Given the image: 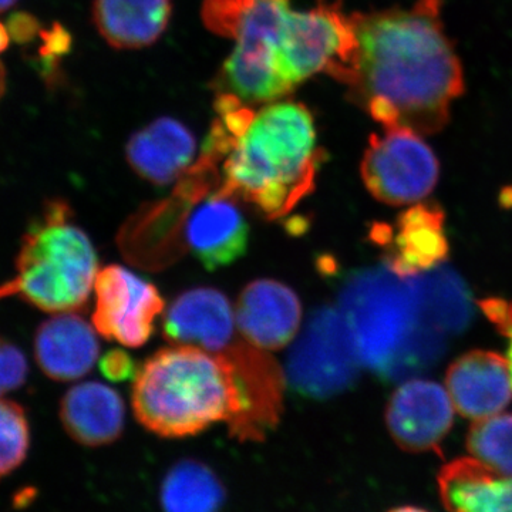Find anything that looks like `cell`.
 Segmentation results:
<instances>
[{"label":"cell","instance_id":"cell-14","mask_svg":"<svg viewBox=\"0 0 512 512\" xmlns=\"http://www.w3.org/2000/svg\"><path fill=\"white\" fill-rule=\"evenodd\" d=\"M235 309L215 288L188 289L171 302L163 319V335L173 345L195 346L221 353L235 342Z\"/></svg>","mask_w":512,"mask_h":512},{"label":"cell","instance_id":"cell-29","mask_svg":"<svg viewBox=\"0 0 512 512\" xmlns=\"http://www.w3.org/2000/svg\"><path fill=\"white\" fill-rule=\"evenodd\" d=\"M9 32L5 26L0 23V53L5 52L9 46Z\"/></svg>","mask_w":512,"mask_h":512},{"label":"cell","instance_id":"cell-28","mask_svg":"<svg viewBox=\"0 0 512 512\" xmlns=\"http://www.w3.org/2000/svg\"><path fill=\"white\" fill-rule=\"evenodd\" d=\"M8 32L20 46H28L42 32L39 20L28 12H16L8 19Z\"/></svg>","mask_w":512,"mask_h":512},{"label":"cell","instance_id":"cell-2","mask_svg":"<svg viewBox=\"0 0 512 512\" xmlns=\"http://www.w3.org/2000/svg\"><path fill=\"white\" fill-rule=\"evenodd\" d=\"M320 163L322 150L308 107L272 101L232 138L215 192L278 220L315 190Z\"/></svg>","mask_w":512,"mask_h":512},{"label":"cell","instance_id":"cell-7","mask_svg":"<svg viewBox=\"0 0 512 512\" xmlns=\"http://www.w3.org/2000/svg\"><path fill=\"white\" fill-rule=\"evenodd\" d=\"M357 39L352 18L343 15L340 3L289 12L286 18L279 67L293 89L296 84L326 73L348 84L355 70Z\"/></svg>","mask_w":512,"mask_h":512},{"label":"cell","instance_id":"cell-11","mask_svg":"<svg viewBox=\"0 0 512 512\" xmlns=\"http://www.w3.org/2000/svg\"><path fill=\"white\" fill-rule=\"evenodd\" d=\"M372 239L383 249L389 271L400 279L436 268L448 254L444 214L433 204L413 205L393 225H376Z\"/></svg>","mask_w":512,"mask_h":512},{"label":"cell","instance_id":"cell-17","mask_svg":"<svg viewBox=\"0 0 512 512\" xmlns=\"http://www.w3.org/2000/svg\"><path fill=\"white\" fill-rule=\"evenodd\" d=\"M33 349L37 366L57 382L86 376L100 355L96 328L76 312L56 313L40 323Z\"/></svg>","mask_w":512,"mask_h":512},{"label":"cell","instance_id":"cell-34","mask_svg":"<svg viewBox=\"0 0 512 512\" xmlns=\"http://www.w3.org/2000/svg\"><path fill=\"white\" fill-rule=\"evenodd\" d=\"M320 2L326 3V5H333V3L330 2V0H320ZM333 2L340 3V0H333Z\"/></svg>","mask_w":512,"mask_h":512},{"label":"cell","instance_id":"cell-19","mask_svg":"<svg viewBox=\"0 0 512 512\" xmlns=\"http://www.w3.org/2000/svg\"><path fill=\"white\" fill-rule=\"evenodd\" d=\"M59 417L76 443L101 447L123 434L126 406L120 393L107 384L86 382L67 390L60 402Z\"/></svg>","mask_w":512,"mask_h":512},{"label":"cell","instance_id":"cell-4","mask_svg":"<svg viewBox=\"0 0 512 512\" xmlns=\"http://www.w3.org/2000/svg\"><path fill=\"white\" fill-rule=\"evenodd\" d=\"M97 274L92 239L74 221L69 202L52 198L26 228L15 275L0 285V301L18 298L43 312H79L89 303Z\"/></svg>","mask_w":512,"mask_h":512},{"label":"cell","instance_id":"cell-8","mask_svg":"<svg viewBox=\"0 0 512 512\" xmlns=\"http://www.w3.org/2000/svg\"><path fill=\"white\" fill-rule=\"evenodd\" d=\"M359 362L342 313L318 309L289 353L286 382L303 397L328 399L352 384Z\"/></svg>","mask_w":512,"mask_h":512},{"label":"cell","instance_id":"cell-10","mask_svg":"<svg viewBox=\"0 0 512 512\" xmlns=\"http://www.w3.org/2000/svg\"><path fill=\"white\" fill-rule=\"evenodd\" d=\"M93 326L101 336L127 348H140L153 336L164 311L157 286L121 265H109L97 274Z\"/></svg>","mask_w":512,"mask_h":512},{"label":"cell","instance_id":"cell-25","mask_svg":"<svg viewBox=\"0 0 512 512\" xmlns=\"http://www.w3.org/2000/svg\"><path fill=\"white\" fill-rule=\"evenodd\" d=\"M40 37H42V46H40L39 59L36 60L35 67L46 80H52L56 76L59 60L69 53L72 37L59 23H55L52 29H42Z\"/></svg>","mask_w":512,"mask_h":512},{"label":"cell","instance_id":"cell-22","mask_svg":"<svg viewBox=\"0 0 512 512\" xmlns=\"http://www.w3.org/2000/svg\"><path fill=\"white\" fill-rule=\"evenodd\" d=\"M224 487L214 471L197 460L175 464L161 485L164 512H220Z\"/></svg>","mask_w":512,"mask_h":512},{"label":"cell","instance_id":"cell-12","mask_svg":"<svg viewBox=\"0 0 512 512\" xmlns=\"http://www.w3.org/2000/svg\"><path fill=\"white\" fill-rule=\"evenodd\" d=\"M386 419L394 441L404 450H436L453 424L454 404L440 384L412 380L394 392Z\"/></svg>","mask_w":512,"mask_h":512},{"label":"cell","instance_id":"cell-18","mask_svg":"<svg viewBox=\"0 0 512 512\" xmlns=\"http://www.w3.org/2000/svg\"><path fill=\"white\" fill-rule=\"evenodd\" d=\"M195 151L197 144L190 128L171 117H161L131 136L126 157L143 180L164 187L187 174Z\"/></svg>","mask_w":512,"mask_h":512},{"label":"cell","instance_id":"cell-33","mask_svg":"<svg viewBox=\"0 0 512 512\" xmlns=\"http://www.w3.org/2000/svg\"><path fill=\"white\" fill-rule=\"evenodd\" d=\"M505 336H508V338L511 340L510 349H508V367H510V375L512 380V330H510V332H508Z\"/></svg>","mask_w":512,"mask_h":512},{"label":"cell","instance_id":"cell-13","mask_svg":"<svg viewBox=\"0 0 512 512\" xmlns=\"http://www.w3.org/2000/svg\"><path fill=\"white\" fill-rule=\"evenodd\" d=\"M235 201L214 191L185 215V245L208 271L234 264L247 252L249 225Z\"/></svg>","mask_w":512,"mask_h":512},{"label":"cell","instance_id":"cell-30","mask_svg":"<svg viewBox=\"0 0 512 512\" xmlns=\"http://www.w3.org/2000/svg\"><path fill=\"white\" fill-rule=\"evenodd\" d=\"M6 90V70L3 63L0 62V99H2L3 94H5Z\"/></svg>","mask_w":512,"mask_h":512},{"label":"cell","instance_id":"cell-31","mask_svg":"<svg viewBox=\"0 0 512 512\" xmlns=\"http://www.w3.org/2000/svg\"><path fill=\"white\" fill-rule=\"evenodd\" d=\"M389 512H429L426 510H423V508L419 507H413V505H404V507H397L394 508V510Z\"/></svg>","mask_w":512,"mask_h":512},{"label":"cell","instance_id":"cell-6","mask_svg":"<svg viewBox=\"0 0 512 512\" xmlns=\"http://www.w3.org/2000/svg\"><path fill=\"white\" fill-rule=\"evenodd\" d=\"M357 356L366 366L386 370L414 328V296L379 274L357 275L340 299Z\"/></svg>","mask_w":512,"mask_h":512},{"label":"cell","instance_id":"cell-20","mask_svg":"<svg viewBox=\"0 0 512 512\" xmlns=\"http://www.w3.org/2000/svg\"><path fill=\"white\" fill-rule=\"evenodd\" d=\"M437 483L448 512H512V477L494 473L474 457L448 463Z\"/></svg>","mask_w":512,"mask_h":512},{"label":"cell","instance_id":"cell-32","mask_svg":"<svg viewBox=\"0 0 512 512\" xmlns=\"http://www.w3.org/2000/svg\"><path fill=\"white\" fill-rule=\"evenodd\" d=\"M16 2H18V0H0V13L6 12V10L15 6Z\"/></svg>","mask_w":512,"mask_h":512},{"label":"cell","instance_id":"cell-15","mask_svg":"<svg viewBox=\"0 0 512 512\" xmlns=\"http://www.w3.org/2000/svg\"><path fill=\"white\" fill-rule=\"evenodd\" d=\"M235 319L241 335L255 348H285L302 322V303L293 289L275 279H256L242 289Z\"/></svg>","mask_w":512,"mask_h":512},{"label":"cell","instance_id":"cell-5","mask_svg":"<svg viewBox=\"0 0 512 512\" xmlns=\"http://www.w3.org/2000/svg\"><path fill=\"white\" fill-rule=\"evenodd\" d=\"M291 0H205V25L231 37L235 47L222 67L220 93L247 104L272 103L291 92L279 67V50Z\"/></svg>","mask_w":512,"mask_h":512},{"label":"cell","instance_id":"cell-9","mask_svg":"<svg viewBox=\"0 0 512 512\" xmlns=\"http://www.w3.org/2000/svg\"><path fill=\"white\" fill-rule=\"evenodd\" d=\"M363 183L377 201L387 205L416 204L439 180V161L419 133L386 127L373 134L363 156Z\"/></svg>","mask_w":512,"mask_h":512},{"label":"cell","instance_id":"cell-16","mask_svg":"<svg viewBox=\"0 0 512 512\" xmlns=\"http://www.w3.org/2000/svg\"><path fill=\"white\" fill-rule=\"evenodd\" d=\"M446 386L454 409L468 419L501 413L512 400L508 360L494 352L461 356L448 369Z\"/></svg>","mask_w":512,"mask_h":512},{"label":"cell","instance_id":"cell-3","mask_svg":"<svg viewBox=\"0 0 512 512\" xmlns=\"http://www.w3.org/2000/svg\"><path fill=\"white\" fill-rule=\"evenodd\" d=\"M137 420L165 439H184L225 421L237 436L247 396L234 360L195 346L158 350L138 367L131 390Z\"/></svg>","mask_w":512,"mask_h":512},{"label":"cell","instance_id":"cell-24","mask_svg":"<svg viewBox=\"0 0 512 512\" xmlns=\"http://www.w3.org/2000/svg\"><path fill=\"white\" fill-rule=\"evenodd\" d=\"M30 424L26 410L0 399V480L15 473L28 457Z\"/></svg>","mask_w":512,"mask_h":512},{"label":"cell","instance_id":"cell-26","mask_svg":"<svg viewBox=\"0 0 512 512\" xmlns=\"http://www.w3.org/2000/svg\"><path fill=\"white\" fill-rule=\"evenodd\" d=\"M28 376L29 363L25 353L15 343L0 336V396L18 390Z\"/></svg>","mask_w":512,"mask_h":512},{"label":"cell","instance_id":"cell-23","mask_svg":"<svg viewBox=\"0 0 512 512\" xmlns=\"http://www.w3.org/2000/svg\"><path fill=\"white\" fill-rule=\"evenodd\" d=\"M467 447L485 467L512 477V414L476 420L468 433Z\"/></svg>","mask_w":512,"mask_h":512},{"label":"cell","instance_id":"cell-21","mask_svg":"<svg viewBox=\"0 0 512 512\" xmlns=\"http://www.w3.org/2000/svg\"><path fill=\"white\" fill-rule=\"evenodd\" d=\"M170 18L171 0H94V25L114 49L153 45L167 29Z\"/></svg>","mask_w":512,"mask_h":512},{"label":"cell","instance_id":"cell-27","mask_svg":"<svg viewBox=\"0 0 512 512\" xmlns=\"http://www.w3.org/2000/svg\"><path fill=\"white\" fill-rule=\"evenodd\" d=\"M100 370L111 382H124L137 375L138 366L124 350L114 349L101 357Z\"/></svg>","mask_w":512,"mask_h":512},{"label":"cell","instance_id":"cell-1","mask_svg":"<svg viewBox=\"0 0 512 512\" xmlns=\"http://www.w3.org/2000/svg\"><path fill=\"white\" fill-rule=\"evenodd\" d=\"M441 0L350 16L357 55L350 100L384 127L440 131L464 92L463 67L444 32Z\"/></svg>","mask_w":512,"mask_h":512}]
</instances>
